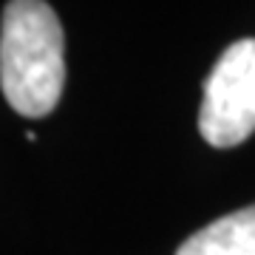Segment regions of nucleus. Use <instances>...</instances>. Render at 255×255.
Segmentation results:
<instances>
[{"mask_svg": "<svg viewBox=\"0 0 255 255\" xmlns=\"http://www.w3.org/2000/svg\"><path fill=\"white\" fill-rule=\"evenodd\" d=\"M0 88L20 117H48L65 88V34L46 0H9L0 23Z\"/></svg>", "mask_w": 255, "mask_h": 255, "instance_id": "nucleus-1", "label": "nucleus"}, {"mask_svg": "<svg viewBox=\"0 0 255 255\" xmlns=\"http://www.w3.org/2000/svg\"><path fill=\"white\" fill-rule=\"evenodd\" d=\"M199 130L213 147H236L255 133V40L224 48L204 80Z\"/></svg>", "mask_w": 255, "mask_h": 255, "instance_id": "nucleus-2", "label": "nucleus"}, {"mask_svg": "<svg viewBox=\"0 0 255 255\" xmlns=\"http://www.w3.org/2000/svg\"><path fill=\"white\" fill-rule=\"evenodd\" d=\"M176 255H255V204L201 227L176 250Z\"/></svg>", "mask_w": 255, "mask_h": 255, "instance_id": "nucleus-3", "label": "nucleus"}]
</instances>
